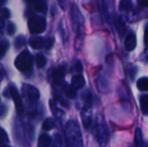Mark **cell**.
<instances>
[{
  "label": "cell",
  "instance_id": "obj_2",
  "mask_svg": "<svg viewBox=\"0 0 148 147\" xmlns=\"http://www.w3.org/2000/svg\"><path fill=\"white\" fill-rule=\"evenodd\" d=\"M95 134L99 145L105 147L108 141V130L101 114H98L95 123Z\"/></svg>",
  "mask_w": 148,
  "mask_h": 147
},
{
  "label": "cell",
  "instance_id": "obj_26",
  "mask_svg": "<svg viewBox=\"0 0 148 147\" xmlns=\"http://www.w3.org/2000/svg\"><path fill=\"white\" fill-rule=\"evenodd\" d=\"M8 140V136L3 129L0 128V144H3Z\"/></svg>",
  "mask_w": 148,
  "mask_h": 147
},
{
  "label": "cell",
  "instance_id": "obj_37",
  "mask_svg": "<svg viewBox=\"0 0 148 147\" xmlns=\"http://www.w3.org/2000/svg\"><path fill=\"white\" fill-rule=\"evenodd\" d=\"M5 2V0H0V8H1V6H2V4L3 3Z\"/></svg>",
  "mask_w": 148,
  "mask_h": 147
},
{
  "label": "cell",
  "instance_id": "obj_21",
  "mask_svg": "<svg viewBox=\"0 0 148 147\" xmlns=\"http://www.w3.org/2000/svg\"><path fill=\"white\" fill-rule=\"evenodd\" d=\"M54 126H55V123H54L53 120L50 119V118L46 119V120L43 121V123H42V128H43L44 130H46V131L51 130L52 128H54Z\"/></svg>",
  "mask_w": 148,
  "mask_h": 147
},
{
  "label": "cell",
  "instance_id": "obj_20",
  "mask_svg": "<svg viewBox=\"0 0 148 147\" xmlns=\"http://www.w3.org/2000/svg\"><path fill=\"white\" fill-rule=\"evenodd\" d=\"M36 64L38 68H43L46 64V58L42 55H37L36 57Z\"/></svg>",
  "mask_w": 148,
  "mask_h": 147
},
{
  "label": "cell",
  "instance_id": "obj_36",
  "mask_svg": "<svg viewBox=\"0 0 148 147\" xmlns=\"http://www.w3.org/2000/svg\"><path fill=\"white\" fill-rule=\"evenodd\" d=\"M145 60L146 61H148V50H147L145 52Z\"/></svg>",
  "mask_w": 148,
  "mask_h": 147
},
{
  "label": "cell",
  "instance_id": "obj_6",
  "mask_svg": "<svg viewBox=\"0 0 148 147\" xmlns=\"http://www.w3.org/2000/svg\"><path fill=\"white\" fill-rule=\"evenodd\" d=\"M22 91L23 93V95L31 102H36L39 100L40 94L39 91L33 86L25 84L22 88Z\"/></svg>",
  "mask_w": 148,
  "mask_h": 147
},
{
  "label": "cell",
  "instance_id": "obj_10",
  "mask_svg": "<svg viewBox=\"0 0 148 147\" xmlns=\"http://www.w3.org/2000/svg\"><path fill=\"white\" fill-rule=\"evenodd\" d=\"M29 44L31 48H33L34 49H40L41 48L44 47L45 45V41L43 40V38L39 37V36H36V37H32L29 39Z\"/></svg>",
  "mask_w": 148,
  "mask_h": 147
},
{
  "label": "cell",
  "instance_id": "obj_30",
  "mask_svg": "<svg viewBox=\"0 0 148 147\" xmlns=\"http://www.w3.org/2000/svg\"><path fill=\"white\" fill-rule=\"evenodd\" d=\"M58 3L62 10H66L68 6V0H58Z\"/></svg>",
  "mask_w": 148,
  "mask_h": 147
},
{
  "label": "cell",
  "instance_id": "obj_19",
  "mask_svg": "<svg viewBox=\"0 0 148 147\" xmlns=\"http://www.w3.org/2000/svg\"><path fill=\"white\" fill-rule=\"evenodd\" d=\"M25 43H26V40H25L24 36H17V37L16 38L15 43H14V44H15V48H16V49H21L23 46H24Z\"/></svg>",
  "mask_w": 148,
  "mask_h": 147
},
{
  "label": "cell",
  "instance_id": "obj_33",
  "mask_svg": "<svg viewBox=\"0 0 148 147\" xmlns=\"http://www.w3.org/2000/svg\"><path fill=\"white\" fill-rule=\"evenodd\" d=\"M75 71L77 72H82V65L81 63V62H77L75 65Z\"/></svg>",
  "mask_w": 148,
  "mask_h": 147
},
{
  "label": "cell",
  "instance_id": "obj_25",
  "mask_svg": "<svg viewBox=\"0 0 148 147\" xmlns=\"http://www.w3.org/2000/svg\"><path fill=\"white\" fill-rule=\"evenodd\" d=\"M118 29H119V32H120L121 36H122L123 34L125 33V29H126V27H125V23H123V21H122L121 19L119 20V23H118Z\"/></svg>",
  "mask_w": 148,
  "mask_h": 147
},
{
  "label": "cell",
  "instance_id": "obj_12",
  "mask_svg": "<svg viewBox=\"0 0 148 147\" xmlns=\"http://www.w3.org/2000/svg\"><path fill=\"white\" fill-rule=\"evenodd\" d=\"M133 9V3L131 0H121L119 3V10L122 12H129Z\"/></svg>",
  "mask_w": 148,
  "mask_h": 147
},
{
  "label": "cell",
  "instance_id": "obj_7",
  "mask_svg": "<svg viewBox=\"0 0 148 147\" xmlns=\"http://www.w3.org/2000/svg\"><path fill=\"white\" fill-rule=\"evenodd\" d=\"M53 80L56 84L57 85H62L64 82V76H65V68L62 66L58 67L53 71L52 74Z\"/></svg>",
  "mask_w": 148,
  "mask_h": 147
},
{
  "label": "cell",
  "instance_id": "obj_13",
  "mask_svg": "<svg viewBox=\"0 0 148 147\" xmlns=\"http://www.w3.org/2000/svg\"><path fill=\"white\" fill-rule=\"evenodd\" d=\"M135 147H147V144L143 142V136H142V132L140 128H137L135 131Z\"/></svg>",
  "mask_w": 148,
  "mask_h": 147
},
{
  "label": "cell",
  "instance_id": "obj_22",
  "mask_svg": "<svg viewBox=\"0 0 148 147\" xmlns=\"http://www.w3.org/2000/svg\"><path fill=\"white\" fill-rule=\"evenodd\" d=\"M65 91V94H66V95L69 97V98H71V99H73V98H75V95H76V94H75V90L72 88V86H66V88H65V89H64Z\"/></svg>",
  "mask_w": 148,
  "mask_h": 147
},
{
  "label": "cell",
  "instance_id": "obj_39",
  "mask_svg": "<svg viewBox=\"0 0 148 147\" xmlns=\"http://www.w3.org/2000/svg\"><path fill=\"white\" fill-rule=\"evenodd\" d=\"M1 147H9V146H1Z\"/></svg>",
  "mask_w": 148,
  "mask_h": 147
},
{
  "label": "cell",
  "instance_id": "obj_23",
  "mask_svg": "<svg viewBox=\"0 0 148 147\" xmlns=\"http://www.w3.org/2000/svg\"><path fill=\"white\" fill-rule=\"evenodd\" d=\"M62 137L60 134H55L54 136V146L53 147H62Z\"/></svg>",
  "mask_w": 148,
  "mask_h": 147
},
{
  "label": "cell",
  "instance_id": "obj_11",
  "mask_svg": "<svg viewBox=\"0 0 148 147\" xmlns=\"http://www.w3.org/2000/svg\"><path fill=\"white\" fill-rule=\"evenodd\" d=\"M84 85H85V79L82 75H75L72 78L71 86L75 90L82 88V87H84Z\"/></svg>",
  "mask_w": 148,
  "mask_h": 147
},
{
  "label": "cell",
  "instance_id": "obj_8",
  "mask_svg": "<svg viewBox=\"0 0 148 147\" xmlns=\"http://www.w3.org/2000/svg\"><path fill=\"white\" fill-rule=\"evenodd\" d=\"M10 94H11L12 100H13V101L15 103V106H16V108L18 113H22L23 110V102H22V100L20 98V95H19L18 92L16 91V89L14 87L10 88Z\"/></svg>",
  "mask_w": 148,
  "mask_h": 147
},
{
  "label": "cell",
  "instance_id": "obj_24",
  "mask_svg": "<svg viewBox=\"0 0 148 147\" xmlns=\"http://www.w3.org/2000/svg\"><path fill=\"white\" fill-rule=\"evenodd\" d=\"M16 31V27H15V24L11 22H10L7 25V32L10 36H12Z\"/></svg>",
  "mask_w": 148,
  "mask_h": 147
},
{
  "label": "cell",
  "instance_id": "obj_5",
  "mask_svg": "<svg viewBox=\"0 0 148 147\" xmlns=\"http://www.w3.org/2000/svg\"><path fill=\"white\" fill-rule=\"evenodd\" d=\"M29 29L32 34H41L46 29V20L39 16H34L29 20Z\"/></svg>",
  "mask_w": 148,
  "mask_h": 147
},
{
  "label": "cell",
  "instance_id": "obj_29",
  "mask_svg": "<svg viewBox=\"0 0 148 147\" xmlns=\"http://www.w3.org/2000/svg\"><path fill=\"white\" fill-rule=\"evenodd\" d=\"M0 13H1V16L3 17V18H9L10 16V12L9 10V9L7 8H3L0 10Z\"/></svg>",
  "mask_w": 148,
  "mask_h": 147
},
{
  "label": "cell",
  "instance_id": "obj_3",
  "mask_svg": "<svg viewBox=\"0 0 148 147\" xmlns=\"http://www.w3.org/2000/svg\"><path fill=\"white\" fill-rule=\"evenodd\" d=\"M71 15V21L73 24L74 30L75 31L77 37L82 36L83 34V28H84V18L82 14L81 13L79 8L75 3H73L70 10Z\"/></svg>",
  "mask_w": 148,
  "mask_h": 147
},
{
  "label": "cell",
  "instance_id": "obj_4",
  "mask_svg": "<svg viewBox=\"0 0 148 147\" xmlns=\"http://www.w3.org/2000/svg\"><path fill=\"white\" fill-rule=\"evenodd\" d=\"M15 66L23 73L30 71L33 66V57L31 54L28 50L21 52L15 60Z\"/></svg>",
  "mask_w": 148,
  "mask_h": 147
},
{
  "label": "cell",
  "instance_id": "obj_15",
  "mask_svg": "<svg viewBox=\"0 0 148 147\" xmlns=\"http://www.w3.org/2000/svg\"><path fill=\"white\" fill-rule=\"evenodd\" d=\"M140 109L143 114L148 115V95H142L140 100Z\"/></svg>",
  "mask_w": 148,
  "mask_h": 147
},
{
  "label": "cell",
  "instance_id": "obj_27",
  "mask_svg": "<svg viewBox=\"0 0 148 147\" xmlns=\"http://www.w3.org/2000/svg\"><path fill=\"white\" fill-rule=\"evenodd\" d=\"M7 45H8L7 42H0V59L4 55L5 51L7 49Z\"/></svg>",
  "mask_w": 148,
  "mask_h": 147
},
{
  "label": "cell",
  "instance_id": "obj_17",
  "mask_svg": "<svg viewBox=\"0 0 148 147\" xmlns=\"http://www.w3.org/2000/svg\"><path fill=\"white\" fill-rule=\"evenodd\" d=\"M88 111H83L82 114V123L84 125L85 127L88 128L92 123V118L90 114H88Z\"/></svg>",
  "mask_w": 148,
  "mask_h": 147
},
{
  "label": "cell",
  "instance_id": "obj_35",
  "mask_svg": "<svg viewBox=\"0 0 148 147\" xmlns=\"http://www.w3.org/2000/svg\"><path fill=\"white\" fill-rule=\"evenodd\" d=\"M4 26V22H3V19L2 17H0V29H2Z\"/></svg>",
  "mask_w": 148,
  "mask_h": 147
},
{
  "label": "cell",
  "instance_id": "obj_9",
  "mask_svg": "<svg viewBox=\"0 0 148 147\" xmlns=\"http://www.w3.org/2000/svg\"><path fill=\"white\" fill-rule=\"evenodd\" d=\"M137 43L136 36L134 34H129L125 40V49L128 51H132L135 49Z\"/></svg>",
  "mask_w": 148,
  "mask_h": 147
},
{
  "label": "cell",
  "instance_id": "obj_18",
  "mask_svg": "<svg viewBox=\"0 0 148 147\" xmlns=\"http://www.w3.org/2000/svg\"><path fill=\"white\" fill-rule=\"evenodd\" d=\"M35 8L38 12H46V10L48 9L46 1L45 0H37V3H36Z\"/></svg>",
  "mask_w": 148,
  "mask_h": 147
},
{
  "label": "cell",
  "instance_id": "obj_32",
  "mask_svg": "<svg viewBox=\"0 0 148 147\" xmlns=\"http://www.w3.org/2000/svg\"><path fill=\"white\" fill-rule=\"evenodd\" d=\"M53 43H54V39L53 38H49V39H48L46 42H45V47H46V49H50L52 46H53Z\"/></svg>",
  "mask_w": 148,
  "mask_h": 147
},
{
  "label": "cell",
  "instance_id": "obj_16",
  "mask_svg": "<svg viewBox=\"0 0 148 147\" xmlns=\"http://www.w3.org/2000/svg\"><path fill=\"white\" fill-rule=\"evenodd\" d=\"M137 88L139 90L146 92L148 91V78L143 77L138 80L137 81Z\"/></svg>",
  "mask_w": 148,
  "mask_h": 147
},
{
  "label": "cell",
  "instance_id": "obj_28",
  "mask_svg": "<svg viewBox=\"0 0 148 147\" xmlns=\"http://www.w3.org/2000/svg\"><path fill=\"white\" fill-rule=\"evenodd\" d=\"M99 6L100 10L103 14L107 13V5H106V0H99Z\"/></svg>",
  "mask_w": 148,
  "mask_h": 147
},
{
  "label": "cell",
  "instance_id": "obj_31",
  "mask_svg": "<svg viewBox=\"0 0 148 147\" xmlns=\"http://www.w3.org/2000/svg\"><path fill=\"white\" fill-rule=\"evenodd\" d=\"M137 3L140 7L148 8V0H137Z\"/></svg>",
  "mask_w": 148,
  "mask_h": 147
},
{
  "label": "cell",
  "instance_id": "obj_34",
  "mask_svg": "<svg viewBox=\"0 0 148 147\" xmlns=\"http://www.w3.org/2000/svg\"><path fill=\"white\" fill-rule=\"evenodd\" d=\"M144 42L145 44L148 46V24L147 25L146 29H145V34H144Z\"/></svg>",
  "mask_w": 148,
  "mask_h": 147
},
{
  "label": "cell",
  "instance_id": "obj_38",
  "mask_svg": "<svg viewBox=\"0 0 148 147\" xmlns=\"http://www.w3.org/2000/svg\"><path fill=\"white\" fill-rule=\"evenodd\" d=\"M28 3H33V2H36V1H37V0H26Z\"/></svg>",
  "mask_w": 148,
  "mask_h": 147
},
{
  "label": "cell",
  "instance_id": "obj_14",
  "mask_svg": "<svg viewBox=\"0 0 148 147\" xmlns=\"http://www.w3.org/2000/svg\"><path fill=\"white\" fill-rule=\"evenodd\" d=\"M51 145V138L48 135H42L38 139L37 147H49Z\"/></svg>",
  "mask_w": 148,
  "mask_h": 147
},
{
  "label": "cell",
  "instance_id": "obj_1",
  "mask_svg": "<svg viewBox=\"0 0 148 147\" xmlns=\"http://www.w3.org/2000/svg\"><path fill=\"white\" fill-rule=\"evenodd\" d=\"M65 139L68 147H83L82 135L78 124L69 120L65 126Z\"/></svg>",
  "mask_w": 148,
  "mask_h": 147
}]
</instances>
